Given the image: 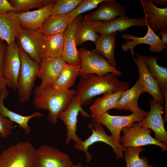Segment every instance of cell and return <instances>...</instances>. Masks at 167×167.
Instances as JSON below:
<instances>
[{
    "instance_id": "d6986e66",
    "label": "cell",
    "mask_w": 167,
    "mask_h": 167,
    "mask_svg": "<svg viewBox=\"0 0 167 167\" xmlns=\"http://www.w3.org/2000/svg\"><path fill=\"white\" fill-rule=\"evenodd\" d=\"M100 4L98 9L85 15L84 18L94 22H107L118 17L127 15L124 6L116 0H105Z\"/></svg>"
},
{
    "instance_id": "4316f807",
    "label": "cell",
    "mask_w": 167,
    "mask_h": 167,
    "mask_svg": "<svg viewBox=\"0 0 167 167\" xmlns=\"http://www.w3.org/2000/svg\"><path fill=\"white\" fill-rule=\"evenodd\" d=\"M124 91L108 92L96 99L89 108L91 118L92 119L112 109Z\"/></svg>"
},
{
    "instance_id": "9a60e30c",
    "label": "cell",
    "mask_w": 167,
    "mask_h": 167,
    "mask_svg": "<svg viewBox=\"0 0 167 167\" xmlns=\"http://www.w3.org/2000/svg\"><path fill=\"white\" fill-rule=\"evenodd\" d=\"M134 62L137 66L139 79L144 92L149 93L156 102L163 105L165 101L157 82L151 75L142 56L135 54L132 56Z\"/></svg>"
},
{
    "instance_id": "2e32d148",
    "label": "cell",
    "mask_w": 167,
    "mask_h": 167,
    "mask_svg": "<svg viewBox=\"0 0 167 167\" xmlns=\"http://www.w3.org/2000/svg\"><path fill=\"white\" fill-rule=\"evenodd\" d=\"M94 23L96 31L100 35L122 32L132 27L147 26V24L145 17L132 18L127 15L118 17L109 22L95 21Z\"/></svg>"
},
{
    "instance_id": "cb8c5ba5",
    "label": "cell",
    "mask_w": 167,
    "mask_h": 167,
    "mask_svg": "<svg viewBox=\"0 0 167 167\" xmlns=\"http://www.w3.org/2000/svg\"><path fill=\"white\" fill-rule=\"evenodd\" d=\"M143 92V88L138 78L131 88L124 91L112 109L125 110L132 113L139 111L141 109L138 106V99Z\"/></svg>"
},
{
    "instance_id": "7402d4cb",
    "label": "cell",
    "mask_w": 167,
    "mask_h": 167,
    "mask_svg": "<svg viewBox=\"0 0 167 167\" xmlns=\"http://www.w3.org/2000/svg\"><path fill=\"white\" fill-rule=\"evenodd\" d=\"M56 0L49 4L33 11H28L17 13L21 27L37 30L42 27L47 19L50 15L52 7Z\"/></svg>"
},
{
    "instance_id": "e575fe53",
    "label": "cell",
    "mask_w": 167,
    "mask_h": 167,
    "mask_svg": "<svg viewBox=\"0 0 167 167\" xmlns=\"http://www.w3.org/2000/svg\"><path fill=\"white\" fill-rule=\"evenodd\" d=\"M104 0H82L75 9L68 14L70 17L69 24L77 16L96 8Z\"/></svg>"
},
{
    "instance_id": "836d02e7",
    "label": "cell",
    "mask_w": 167,
    "mask_h": 167,
    "mask_svg": "<svg viewBox=\"0 0 167 167\" xmlns=\"http://www.w3.org/2000/svg\"><path fill=\"white\" fill-rule=\"evenodd\" d=\"M82 0H56L50 15L67 14L75 9Z\"/></svg>"
},
{
    "instance_id": "8fae6325",
    "label": "cell",
    "mask_w": 167,
    "mask_h": 167,
    "mask_svg": "<svg viewBox=\"0 0 167 167\" xmlns=\"http://www.w3.org/2000/svg\"><path fill=\"white\" fill-rule=\"evenodd\" d=\"M37 167H72L74 165L66 153L47 144L35 150Z\"/></svg>"
},
{
    "instance_id": "44dd1931",
    "label": "cell",
    "mask_w": 167,
    "mask_h": 167,
    "mask_svg": "<svg viewBox=\"0 0 167 167\" xmlns=\"http://www.w3.org/2000/svg\"><path fill=\"white\" fill-rule=\"evenodd\" d=\"M21 27L17 13L10 11L0 14V39L5 41L7 46L16 41V35Z\"/></svg>"
},
{
    "instance_id": "ba28073f",
    "label": "cell",
    "mask_w": 167,
    "mask_h": 167,
    "mask_svg": "<svg viewBox=\"0 0 167 167\" xmlns=\"http://www.w3.org/2000/svg\"><path fill=\"white\" fill-rule=\"evenodd\" d=\"M123 135L120 137V143L123 147H141L153 144L160 147L162 151L167 150V145L159 141L150 135L151 129L139 126L137 122L124 128L122 130Z\"/></svg>"
},
{
    "instance_id": "ac0fdd59",
    "label": "cell",
    "mask_w": 167,
    "mask_h": 167,
    "mask_svg": "<svg viewBox=\"0 0 167 167\" xmlns=\"http://www.w3.org/2000/svg\"><path fill=\"white\" fill-rule=\"evenodd\" d=\"M82 18V14L77 16L65 31L64 48L62 55L66 63L80 66L81 62L77 48L75 34L77 26Z\"/></svg>"
},
{
    "instance_id": "ffe728a7",
    "label": "cell",
    "mask_w": 167,
    "mask_h": 167,
    "mask_svg": "<svg viewBox=\"0 0 167 167\" xmlns=\"http://www.w3.org/2000/svg\"><path fill=\"white\" fill-rule=\"evenodd\" d=\"M147 24L155 33L167 27V7L159 8L152 0H140Z\"/></svg>"
},
{
    "instance_id": "b9f144b4",
    "label": "cell",
    "mask_w": 167,
    "mask_h": 167,
    "mask_svg": "<svg viewBox=\"0 0 167 167\" xmlns=\"http://www.w3.org/2000/svg\"><path fill=\"white\" fill-rule=\"evenodd\" d=\"M72 167H82V165L80 163H78L74 165Z\"/></svg>"
},
{
    "instance_id": "7a4b0ae2",
    "label": "cell",
    "mask_w": 167,
    "mask_h": 167,
    "mask_svg": "<svg viewBox=\"0 0 167 167\" xmlns=\"http://www.w3.org/2000/svg\"><path fill=\"white\" fill-rule=\"evenodd\" d=\"M75 92L74 89L58 90L52 86L41 89L37 86L33 91V103L36 109L48 110L49 122L55 125L59 114L67 108Z\"/></svg>"
},
{
    "instance_id": "9c48e42d",
    "label": "cell",
    "mask_w": 167,
    "mask_h": 167,
    "mask_svg": "<svg viewBox=\"0 0 167 167\" xmlns=\"http://www.w3.org/2000/svg\"><path fill=\"white\" fill-rule=\"evenodd\" d=\"M44 35L37 30L21 27L15 39L19 47L32 60L40 63L43 59L42 48Z\"/></svg>"
},
{
    "instance_id": "74e56055",
    "label": "cell",
    "mask_w": 167,
    "mask_h": 167,
    "mask_svg": "<svg viewBox=\"0 0 167 167\" xmlns=\"http://www.w3.org/2000/svg\"><path fill=\"white\" fill-rule=\"evenodd\" d=\"M15 10L14 8L10 4L8 0H0V14L10 11L14 12Z\"/></svg>"
},
{
    "instance_id": "277c9868",
    "label": "cell",
    "mask_w": 167,
    "mask_h": 167,
    "mask_svg": "<svg viewBox=\"0 0 167 167\" xmlns=\"http://www.w3.org/2000/svg\"><path fill=\"white\" fill-rule=\"evenodd\" d=\"M20 68L17 81V90L19 101L24 102L30 98L37 74L40 63L31 59L19 47Z\"/></svg>"
},
{
    "instance_id": "d4e9b609",
    "label": "cell",
    "mask_w": 167,
    "mask_h": 167,
    "mask_svg": "<svg viewBox=\"0 0 167 167\" xmlns=\"http://www.w3.org/2000/svg\"><path fill=\"white\" fill-rule=\"evenodd\" d=\"M8 95L7 89L0 99V114L13 122L17 123L25 134L28 135L31 131L30 127L28 124L29 121L34 118L42 117L44 115L40 112H36L29 115L23 116L9 110L5 106L3 103L4 100Z\"/></svg>"
},
{
    "instance_id": "4dcf8cb0",
    "label": "cell",
    "mask_w": 167,
    "mask_h": 167,
    "mask_svg": "<svg viewBox=\"0 0 167 167\" xmlns=\"http://www.w3.org/2000/svg\"><path fill=\"white\" fill-rule=\"evenodd\" d=\"M96 32L94 22L82 18L77 26L75 34L76 45H79L90 41L94 44L100 36Z\"/></svg>"
},
{
    "instance_id": "52a82bcc",
    "label": "cell",
    "mask_w": 167,
    "mask_h": 167,
    "mask_svg": "<svg viewBox=\"0 0 167 167\" xmlns=\"http://www.w3.org/2000/svg\"><path fill=\"white\" fill-rule=\"evenodd\" d=\"M88 127L92 130L91 135L84 140L79 145H74L76 150L83 151L85 154L86 161L90 162L92 158V156L88 151V147L94 143L98 142H104L111 146L115 153L117 160L124 159L123 154L127 148H124L121 144H118L112 135H107L103 125L99 123H92L88 125Z\"/></svg>"
},
{
    "instance_id": "d590c367",
    "label": "cell",
    "mask_w": 167,
    "mask_h": 167,
    "mask_svg": "<svg viewBox=\"0 0 167 167\" xmlns=\"http://www.w3.org/2000/svg\"><path fill=\"white\" fill-rule=\"evenodd\" d=\"M13 122L0 114V137L7 138L10 135L13 128Z\"/></svg>"
},
{
    "instance_id": "1f68e13d",
    "label": "cell",
    "mask_w": 167,
    "mask_h": 167,
    "mask_svg": "<svg viewBox=\"0 0 167 167\" xmlns=\"http://www.w3.org/2000/svg\"><path fill=\"white\" fill-rule=\"evenodd\" d=\"M144 150L141 147L127 148L124 154L126 167H154L149 165L146 157H139L140 152Z\"/></svg>"
},
{
    "instance_id": "30bf717a",
    "label": "cell",
    "mask_w": 167,
    "mask_h": 167,
    "mask_svg": "<svg viewBox=\"0 0 167 167\" xmlns=\"http://www.w3.org/2000/svg\"><path fill=\"white\" fill-rule=\"evenodd\" d=\"M79 112L85 118H91L90 114L83 109L78 99L74 96L67 108L58 115V118L63 122L66 128V144H69L71 140H73L75 142V145H79L83 141L76 134L78 129L77 117Z\"/></svg>"
},
{
    "instance_id": "60d3db41",
    "label": "cell",
    "mask_w": 167,
    "mask_h": 167,
    "mask_svg": "<svg viewBox=\"0 0 167 167\" xmlns=\"http://www.w3.org/2000/svg\"><path fill=\"white\" fill-rule=\"evenodd\" d=\"M153 3L156 5H159L161 6H163L167 3V0H152Z\"/></svg>"
},
{
    "instance_id": "8992f818",
    "label": "cell",
    "mask_w": 167,
    "mask_h": 167,
    "mask_svg": "<svg viewBox=\"0 0 167 167\" xmlns=\"http://www.w3.org/2000/svg\"><path fill=\"white\" fill-rule=\"evenodd\" d=\"M148 113L141 109L127 116L112 115L106 112L92 118V121L93 123L105 126L111 132L115 142L121 144L120 134L122 129L142 121Z\"/></svg>"
},
{
    "instance_id": "f546056e",
    "label": "cell",
    "mask_w": 167,
    "mask_h": 167,
    "mask_svg": "<svg viewBox=\"0 0 167 167\" xmlns=\"http://www.w3.org/2000/svg\"><path fill=\"white\" fill-rule=\"evenodd\" d=\"M80 67L66 63L52 87L58 90L69 89L74 85L79 76Z\"/></svg>"
},
{
    "instance_id": "83f0119b",
    "label": "cell",
    "mask_w": 167,
    "mask_h": 167,
    "mask_svg": "<svg viewBox=\"0 0 167 167\" xmlns=\"http://www.w3.org/2000/svg\"><path fill=\"white\" fill-rule=\"evenodd\" d=\"M64 33L49 36H45L42 48L43 59L62 56L64 45Z\"/></svg>"
},
{
    "instance_id": "603a6c76",
    "label": "cell",
    "mask_w": 167,
    "mask_h": 167,
    "mask_svg": "<svg viewBox=\"0 0 167 167\" xmlns=\"http://www.w3.org/2000/svg\"><path fill=\"white\" fill-rule=\"evenodd\" d=\"M151 75L157 82L165 102V115L167 116V69L160 66L157 61L160 59L157 56H142Z\"/></svg>"
},
{
    "instance_id": "d6a6232c",
    "label": "cell",
    "mask_w": 167,
    "mask_h": 167,
    "mask_svg": "<svg viewBox=\"0 0 167 167\" xmlns=\"http://www.w3.org/2000/svg\"><path fill=\"white\" fill-rule=\"evenodd\" d=\"M53 0H10V4L15 8L16 13L28 11L35 8H41L51 3Z\"/></svg>"
},
{
    "instance_id": "8d00e7d4",
    "label": "cell",
    "mask_w": 167,
    "mask_h": 167,
    "mask_svg": "<svg viewBox=\"0 0 167 167\" xmlns=\"http://www.w3.org/2000/svg\"><path fill=\"white\" fill-rule=\"evenodd\" d=\"M7 45L0 39V78H3L4 66Z\"/></svg>"
},
{
    "instance_id": "e0dca14e",
    "label": "cell",
    "mask_w": 167,
    "mask_h": 167,
    "mask_svg": "<svg viewBox=\"0 0 167 167\" xmlns=\"http://www.w3.org/2000/svg\"><path fill=\"white\" fill-rule=\"evenodd\" d=\"M66 62L61 56L43 59L40 63L37 77L41 81V89L51 87L59 75Z\"/></svg>"
},
{
    "instance_id": "5bb4252c",
    "label": "cell",
    "mask_w": 167,
    "mask_h": 167,
    "mask_svg": "<svg viewBox=\"0 0 167 167\" xmlns=\"http://www.w3.org/2000/svg\"><path fill=\"white\" fill-rule=\"evenodd\" d=\"M20 65L19 48L15 41L7 46L3 70V78L7 86L14 91L17 89Z\"/></svg>"
},
{
    "instance_id": "484cf974",
    "label": "cell",
    "mask_w": 167,
    "mask_h": 167,
    "mask_svg": "<svg viewBox=\"0 0 167 167\" xmlns=\"http://www.w3.org/2000/svg\"><path fill=\"white\" fill-rule=\"evenodd\" d=\"M117 32L111 34L100 35L95 43V53L107 59L110 65L117 68L115 59L114 49Z\"/></svg>"
},
{
    "instance_id": "f35d334b",
    "label": "cell",
    "mask_w": 167,
    "mask_h": 167,
    "mask_svg": "<svg viewBox=\"0 0 167 167\" xmlns=\"http://www.w3.org/2000/svg\"><path fill=\"white\" fill-rule=\"evenodd\" d=\"M158 36H161V40L166 45H167V27L160 29L158 32Z\"/></svg>"
},
{
    "instance_id": "4fadbf2b",
    "label": "cell",
    "mask_w": 167,
    "mask_h": 167,
    "mask_svg": "<svg viewBox=\"0 0 167 167\" xmlns=\"http://www.w3.org/2000/svg\"><path fill=\"white\" fill-rule=\"evenodd\" d=\"M148 30L146 34L143 37H138L130 34L121 35L124 40H128L124 43L121 44L122 50L127 52L130 49L132 56L135 54V47L138 45L145 44L149 45V49L151 52L160 53L167 48V45L163 42L160 37L151 29L147 24Z\"/></svg>"
},
{
    "instance_id": "6da1fadb",
    "label": "cell",
    "mask_w": 167,
    "mask_h": 167,
    "mask_svg": "<svg viewBox=\"0 0 167 167\" xmlns=\"http://www.w3.org/2000/svg\"><path fill=\"white\" fill-rule=\"evenodd\" d=\"M119 76L112 73L103 76L94 74L81 76L75 96L82 106L90 104L93 98L97 96L119 91H125L129 88L130 84L127 82L120 81Z\"/></svg>"
},
{
    "instance_id": "f1b7e54d",
    "label": "cell",
    "mask_w": 167,
    "mask_h": 167,
    "mask_svg": "<svg viewBox=\"0 0 167 167\" xmlns=\"http://www.w3.org/2000/svg\"><path fill=\"white\" fill-rule=\"evenodd\" d=\"M70 23L68 14L50 15L38 30L45 36H49L64 32Z\"/></svg>"
},
{
    "instance_id": "7c38bea8",
    "label": "cell",
    "mask_w": 167,
    "mask_h": 167,
    "mask_svg": "<svg viewBox=\"0 0 167 167\" xmlns=\"http://www.w3.org/2000/svg\"><path fill=\"white\" fill-rule=\"evenodd\" d=\"M149 104L150 109L147 116L142 121L137 122L141 126L152 130L155 134L154 138L167 145V132L162 117L165 106L152 99L149 100Z\"/></svg>"
},
{
    "instance_id": "5b68a950",
    "label": "cell",
    "mask_w": 167,
    "mask_h": 167,
    "mask_svg": "<svg viewBox=\"0 0 167 167\" xmlns=\"http://www.w3.org/2000/svg\"><path fill=\"white\" fill-rule=\"evenodd\" d=\"M78 51L81 62L79 72L80 77L89 74L103 76L110 73L119 76L121 75L120 71L112 66L107 59L96 54L93 49L81 48Z\"/></svg>"
},
{
    "instance_id": "ab89813d",
    "label": "cell",
    "mask_w": 167,
    "mask_h": 167,
    "mask_svg": "<svg viewBox=\"0 0 167 167\" xmlns=\"http://www.w3.org/2000/svg\"><path fill=\"white\" fill-rule=\"evenodd\" d=\"M6 83L4 78H0V99L3 93L7 90Z\"/></svg>"
},
{
    "instance_id": "3957f363",
    "label": "cell",
    "mask_w": 167,
    "mask_h": 167,
    "mask_svg": "<svg viewBox=\"0 0 167 167\" xmlns=\"http://www.w3.org/2000/svg\"><path fill=\"white\" fill-rule=\"evenodd\" d=\"M35 150L30 142L10 146L0 154V167H37Z\"/></svg>"
}]
</instances>
